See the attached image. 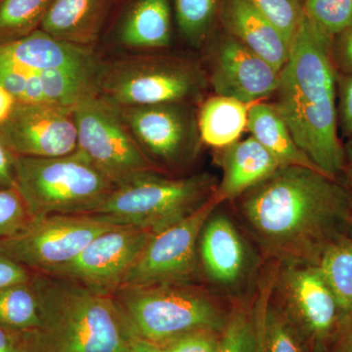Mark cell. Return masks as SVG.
Masks as SVG:
<instances>
[{"instance_id": "1", "label": "cell", "mask_w": 352, "mask_h": 352, "mask_svg": "<svg viewBox=\"0 0 352 352\" xmlns=\"http://www.w3.org/2000/svg\"><path fill=\"white\" fill-rule=\"evenodd\" d=\"M231 203L266 263L317 265L329 245L352 234V194L314 168H280Z\"/></svg>"}, {"instance_id": "2", "label": "cell", "mask_w": 352, "mask_h": 352, "mask_svg": "<svg viewBox=\"0 0 352 352\" xmlns=\"http://www.w3.org/2000/svg\"><path fill=\"white\" fill-rule=\"evenodd\" d=\"M332 41L303 11L288 61L280 72L273 107L308 159L322 173L340 180L344 150L339 136Z\"/></svg>"}, {"instance_id": "3", "label": "cell", "mask_w": 352, "mask_h": 352, "mask_svg": "<svg viewBox=\"0 0 352 352\" xmlns=\"http://www.w3.org/2000/svg\"><path fill=\"white\" fill-rule=\"evenodd\" d=\"M32 285L41 323L21 333L28 352H131L138 336L113 294L43 272Z\"/></svg>"}, {"instance_id": "4", "label": "cell", "mask_w": 352, "mask_h": 352, "mask_svg": "<svg viewBox=\"0 0 352 352\" xmlns=\"http://www.w3.org/2000/svg\"><path fill=\"white\" fill-rule=\"evenodd\" d=\"M113 295L135 335L160 346L200 329L221 332L233 303L192 283L124 287Z\"/></svg>"}, {"instance_id": "5", "label": "cell", "mask_w": 352, "mask_h": 352, "mask_svg": "<svg viewBox=\"0 0 352 352\" xmlns=\"http://www.w3.org/2000/svg\"><path fill=\"white\" fill-rule=\"evenodd\" d=\"M15 188L32 217L90 214L116 188L82 151L15 157Z\"/></svg>"}, {"instance_id": "6", "label": "cell", "mask_w": 352, "mask_h": 352, "mask_svg": "<svg viewBox=\"0 0 352 352\" xmlns=\"http://www.w3.org/2000/svg\"><path fill=\"white\" fill-rule=\"evenodd\" d=\"M214 175L184 178L151 173L113 190L92 214L113 226H131L157 234L193 214L217 194Z\"/></svg>"}, {"instance_id": "7", "label": "cell", "mask_w": 352, "mask_h": 352, "mask_svg": "<svg viewBox=\"0 0 352 352\" xmlns=\"http://www.w3.org/2000/svg\"><path fill=\"white\" fill-rule=\"evenodd\" d=\"M96 92L120 107L190 104L206 85L193 62L166 56H129L99 63Z\"/></svg>"}, {"instance_id": "8", "label": "cell", "mask_w": 352, "mask_h": 352, "mask_svg": "<svg viewBox=\"0 0 352 352\" xmlns=\"http://www.w3.org/2000/svg\"><path fill=\"white\" fill-rule=\"evenodd\" d=\"M78 149L117 187L151 173H164L132 136L119 106L94 92L72 108Z\"/></svg>"}, {"instance_id": "9", "label": "cell", "mask_w": 352, "mask_h": 352, "mask_svg": "<svg viewBox=\"0 0 352 352\" xmlns=\"http://www.w3.org/2000/svg\"><path fill=\"white\" fill-rule=\"evenodd\" d=\"M219 207L201 229L199 263L203 284L234 302L254 293L266 261L242 227Z\"/></svg>"}, {"instance_id": "10", "label": "cell", "mask_w": 352, "mask_h": 352, "mask_svg": "<svg viewBox=\"0 0 352 352\" xmlns=\"http://www.w3.org/2000/svg\"><path fill=\"white\" fill-rule=\"evenodd\" d=\"M271 296L310 351L330 352L344 321L316 265L274 263Z\"/></svg>"}, {"instance_id": "11", "label": "cell", "mask_w": 352, "mask_h": 352, "mask_svg": "<svg viewBox=\"0 0 352 352\" xmlns=\"http://www.w3.org/2000/svg\"><path fill=\"white\" fill-rule=\"evenodd\" d=\"M117 226L94 214L32 217L17 233L0 239V254L32 272H47L73 261L92 240Z\"/></svg>"}, {"instance_id": "12", "label": "cell", "mask_w": 352, "mask_h": 352, "mask_svg": "<svg viewBox=\"0 0 352 352\" xmlns=\"http://www.w3.org/2000/svg\"><path fill=\"white\" fill-rule=\"evenodd\" d=\"M219 205L214 197L193 214L153 235L120 288L166 283L204 285L199 237L208 217Z\"/></svg>"}, {"instance_id": "13", "label": "cell", "mask_w": 352, "mask_h": 352, "mask_svg": "<svg viewBox=\"0 0 352 352\" xmlns=\"http://www.w3.org/2000/svg\"><path fill=\"white\" fill-rule=\"evenodd\" d=\"M119 108L136 142L161 170L179 168L195 159L201 136L198 117L190 104Z\"/></svg>"}, {"instance_id": "14", "label": "cell", "mask_w": 352, "mask_h": 352, "mask_svg": "<svg viewBox=\"0 0 352 352\" xmlns=\"http://www.w3.org/2000/svg\"><path fill=\"white\" fill-rule=\"evenodd\" d=\"M153 235L136 227H115L92 240L73 261L43 273L75 280L100 293L113 294Z\"/></svg>"}, {"instance_id": "15", "label": "cell", "mask_w": 352, "mask_h": 352, "mask_svg": "<svg viewBox=\"0 0 352 352\" xmlns=\"http://www.w3.org/2000/svg\"><path fill=\"white\" fill-rule=\"evenodd\" d=\"M0 140L15 156L53 157L78 150L72 108L17 102L0 124Z\"/></svg>"}, {"instance_id": "16", "label": "cell", "mask_w": 352, "mask_h": 352, "mask_svg": "<svg viewBox=\"0 0 352 352\" xmlns=\"http://www.w3.org/2000/svg\"><path fill=\"white\" fill-rule=\"evenodd\" d=\"M210 83L215 94L248 105L274 94L280 72L232 36L220 41L214 51Z\"/></svg>"}, {"instance_id": "17", "label": "cell", "mask_w": 352, "mask_h": 352, "mask_svg": "<svg viewBox=\"0 0 352 352\" xmlns=\"http://www.w3.org/2000/svg\"><path fill=\"white\" fill-rule=\"evenodd\" d=\"M96 71L34 69L0 61V85L22 103L73 108L95 92Z\"/></svg>"}, {"instance_id": "18", "label": "cell", "mask_w": 352, "mask_h": 352, "mask_svg": "<svg viewBox=\"0 0 352 352\" xmlns=\"http://www.w3.org/2000/svg\"><path fill=\"white\" fill-rule=\"evenodd\" d=\"M0 61L34 69L89 72L97 71L100 63L91 48L59 41L41 29L0 43Z\"/></svg>"}, {"instance_id": "19", "label": "cell", "mask_w": 352, "mask_h": 352, "mask_svg": "<svg viewBox=\"0 0 352 352\" xmlns=\"http://www.w3.org/2000/svg\"><path fill=\"white\" fill-rule=\"evenodd\" d=\"M220 163L222 178L215 197L221 204L236 200L282 168L252 136L224 148Z\"/></svg>"}, {"instance_id": "20", "label": "cell", "mask_w": 352, "mask_h": 352, "mask_svg": "<svg viewBox=\"0 0 352 352\" xmlns=\"http://www.w3.org/2000/svg\"><path fill=\"white\" fill-rule=\"evenodd\" d=\"M222 14L230 36L281 72L288 61L289 44L274 25L249 0H226Z\"/></svg>"}, {"instance_id": "21", "label": "cell", "mask_w": 352, "mask_h": 352, "mask_svg": "<svg viewBox=\"0 0 352 352\" xmlns=\"http://www.w3.org/2000/svg\"><path fill=\"white\" fill-rule=\"evenodd\" d=\"M107 0H53L39 29L54 38L90 47L96 41Z\"/></svg>"}, {"instance_id": "22", "label": "cell", "mask_w": 352, "mask_h": 352, "mask_svg": "<svg viewBox=\"0 0 352 352\" xmlns=\"http://www.w3.org/2000/svg\"><path fill=\"white\" fill-rule=\"evenodd\" d=\"M170 0H136L120 24V43L131 50H156L170 45Z\"/></svg>"}, {"instance_id": "23", "label": "cell", "mask_w": 352, "mask_h": 352, "mask_svg": "<svg viewBox=\"0 0 352 352\" xmlns=\"http://www.w3.org/2000/svg\"><path fill=\"white\" fill-rule=\"evenodd\" d=\"M247 129L282 168L305 166L321 171L300 149L286 122L273 105L261 102L252 104L249 110Z\"/></svg>"}, {"instance_id": "24", "label": "cell", "mask_w": 352, "mask_h": 352, "mask_svg": "<svg viewBox=\"0 0 352 352\" xmlns=\"http://www.w3.org/2000/svg\"><path fill=\"white\" fill-rule=\"evenodd\" d=\"M250 107L231 97L208 98L198 113L201 140L215 148H226L239 140L247 129Z\"/></svg>"}, {"instance_id": "25", "label": "cell", "mask_w": 352, "mask_h": 352, "mask_svg": "<svg viewBox=\"0 0 352 352\" xmlns=\"http://www.w3.org/2000/svg\"><path fill=\"white\" fill-rule=\"evenodd\" d=\"M316 266L332 289L346 323L352 315V234L329 245Z\"/></svg>"}, {"instance_id": "26", "label": "cell", "mask_w": 352, "mask_h": 352, "mask_svg": "<svg viewBox=\"0 0 352 352\" xmlns=\"http://www.w3.org/2000/svg\"><path fill=\"white\" fill-rule=\"evenodd\" d=\"M41 323L38 298L31 281L0 289V326L16 333L36 330Z\"/></svg>"}, {"instance_id": "27", "label": "cell", "mask_w": 352, "mask_h": 352, "mask_svg": "<svg viewBox=\"0 0 352 352\" xmlns=\"http://www.w3.org/2000/svg\"><path fill=\"white\" fill-rule=\"evenodd\" d=\"M256 291L231 305L217 352H259Z\"/></svg>"}, {"instance_id": "28", "label": "cell", "mask_w": 352, "mask_h": 352, "mask_svg": "<svg viewBox=\"0 0 352 352\" xmlns=\"http://www.w3.org/2000/svg\"><path fill=\"white\" fill-rule=\"evenodd\" d=\"M53 0H0V43L29 36L41 27Z\"/></svg>"}, {"instance_id": "29", "label": "cell", "mask_w": 352, "mask_h": 352, "mask_svg": "<svg viewBox=\"0 0 352 352\" xmlns=\"http://www.w3.org/2000/svg\"><path fill=\"white\" fill-rule=\"evenodd\" d=\"M219 0H175L178 28L184 38L193 46L201 45L208 38Z\"/></svg>"}, {"instance_id": "30", "label": "cell", "mask_w": 352, "mask_h": 352, "mask_svg": "<svg viewBox=\"0 0 352 352\" xmlns=\"http://www.w3.org/2000/svg\"><path fill=\"white\" fill-rule=\"evenodd\" d=\"M303 11L331 38L352 25V0H305Z\"/></svg>"}, {"instance_id": "31", "label": "cell", "mask_w": 352, "mask_h": 352, "mask_svg": "<svg viewBox=\"0 0 352 352\" xmlns=\"http://www.w3.org/2000/svg\"><path fill=\"white\" fill-rule=\"evenodd\" d=\"M252 6L277 28L291 45L300 19L303 6L298 0H249Z\"/></svg>"}, {"instance_id": "32", "label": "cell", "mask_w": 352, "mask_h": 352, "mask_svg": "<svg viewBox=\"0 0 352 352\" xmlns=\"http://www.w3.org/2000/svg\"><path fill=\"white\" fill-rule=\"evenodd\" d=\"M31 219L17 189H0V239L17 233Z\"/></svg>"}, {"instance_id": "33", "label": "cell", "mask_w": 352, "mask_h": 352, "mask_svg": "<svg viewBox=\"0 0 352 352\" xmlns=\"http://www.w3.org/2000/svg\"><path fill=\"white\" fill-rule=\"evenodd\" d=\"M221 332L210 330V329L192 331L166 342L161 346L162 351L217 352Z\"/></svg>"}, {"instance_id": "34", "label": "cell", "mask_w": 352, "mask_h": 352, "mask_svg": "<svg viewBox=\"0 0 352 352\" xmlns=\"http://www.w3.org/2000/svg\"><path fill=\"white\" fill-rule=\"evenodd\" d=\"M338 124L344 138L352 135V76H337Z\"/></svg>"}, {"instance_id": "35", "label": "cell", "mask_w": 352, "mask_h": 352, "mask_svg": "<svg viewBox=\"0 0 352 352\" xmlns=\"http://www.w3.org/2000/svg\"><path fill=\"white\" fill-rule=\"evenodd\" d=\"M332 57L338 74L352 76V25L333 36Z\"/></svg>"}, {"instance_id": "36", "label": "cell", "mask_w": 352, "mask_h": 352, "mask_svg": "<svg viewBox=\"0 0 352 352\" xmlns=\"http://www.w3.org/2000/svg\"><path fill=\"white\" fill-rule=\"evenodd\" d=\"M32 276L31 270L0 254V289L31 281Z\"/></svg>"}, {"instance_id": "37", "label": "cell", "mask_w": 352, "mask_h": 352, "mask_svg": "<svg viewBox=\"0 0 352 352\" xmlns=\"http://www.w3.org/2000/svg\"><path fill=\"white\" fill-rule=\"evenodd\" d=\"M15 157L0 140V189L15 188Z\"/></svg>"}, {"instance_id": "38", "label": "cell", "mask_w": 352, "mask_h": 352, "mask_svg": "<svg viewBox=\"0 0 352 352\" xmlns=\"http://www.w3.org/2000/svg\"><path fill=\"white\" fill-rule=\"evenodd\" d=\"M0 352H28L22 333L0 326Z\"/></svg>"}, {"instance_id": "39", "label": "cell", "mask_w": 352, "mask_h": 352, "mask_svg": "<svg viewBox=\"0 0 352 352\" xmlns=\"http://www.w3.org/2000/svg\"><path fill=\"white\" fill-rule=\"evenodd\" d=\"M330 352H352V315L342 326Z\"/></svg>"}, {"instance_id": "40", "label": "cell", "mask_w": 352, "mask_h": 352, "mask_svg": "<svg viewBox=\"0 0 352 352\" xmlns=\"http://www.w3.org/2000/svg\"><path fill=\"white\" fill-rule=\"evenodd\" d=\"M344 168L340 176V182L349 190L352 194V135L344 145Z\"/></svg>"}, {"instance_id": "41", "label": "cell", "mask_w": 352, "mask_h": 352, "mask_svg": "<svg viewBox=\"0 0 352 352\" xmlns=\"http://www.w3.org/2000/svg\"><path fill=\"white\" fill-rule=\"evenodd\" d=\"M17 102L10 92L0 85V124L10 116Z\"/></svg>"}, {"instance_id": "42", "label": "cell", "mask_w": 352, "mask_h": 352, "mask_svg": "<svg viewBox=\"0 0 352 352\" xmlns=\"http://www.w3.org/2000/svg\"><path fill=\"white\" fill-rule=\"evenodd\" d=\"M131 352H163L161 346L156 344H153L148 340L136 338L131 349Z\"/></svg>"}]
</instances>
